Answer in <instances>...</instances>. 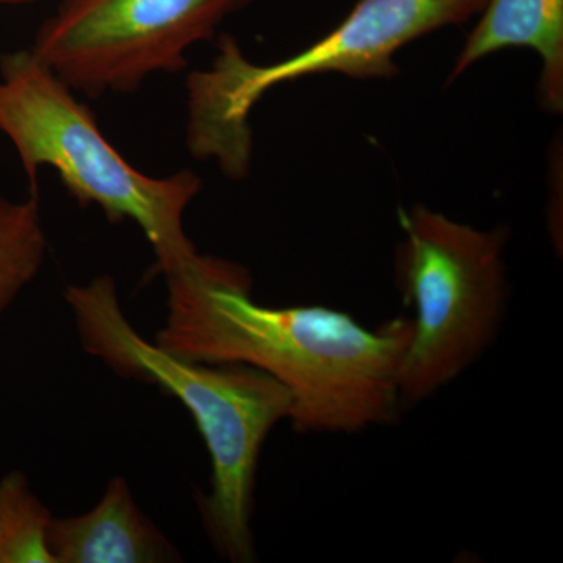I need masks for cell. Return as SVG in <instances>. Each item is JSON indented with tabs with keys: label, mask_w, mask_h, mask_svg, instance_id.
<instances>
[{
	"label": "cell",
	"mask_w": 563,
	"mask_h": 563,
	"mask_svg": "<svg viewBox=\"0 0 563 563\" xmlns=\"http://www.w3.org/2000/svg\"><path fill=\"white\" fill-rule=\"evenodd\" d=\"M165 279L168 314L155 343L184 361L269 374L290 393L296 431L361 432L401 412L410 318L368 329L324 306H262L243 266L199 252Z\"/></svg>",
	"instance_id": "1"
},
{
	"label": "cell",
	"mask_w": 563,
	"mask_h": 563,
	"mask_svg": "<svg viewBox=\"0 0 563 563\" xmlns=\"http://www.w3.org/2000/svg\"><path fill=\"white\" fill-rule=\"evenodd\" d=\"M65 298L88 354L121 376L158 385L187 407L211 459V488L201 501L207 536L221 558L254 562L258 461L274 426L290 418V393L252 366L188 362L147 342L122 312L110 276L70 285Z\"/></svg>",
	"instance_id": "2"
},
{
	"label": "cell",
	"mask_w": 563,
	"mask_h": 563,
	"mask_svg": "<svg viewBox=\"0 0 563 563\" xmlns=\"http://www.w3.org/2000/svg\"><path fill=\"white\" fill-rule=\"evenodd\" d=\"M0 132L31 188H38L40 169L52 168L80 206L99 207L113 224L135 222L157 257L155 273L165 276L198 252L184 214L201 191V177L184 169L158 179L133 168L95 113L31 49L0 57Z\"/></svg>",
	"instance_id": "3"
},
{
	"label": "cell",
	"mask_w": 563,
	"mask_h": 563,
	"mask_svg": "<svg viewBox=\"0 0 563 563\" xmlns=\"http://www.w3.org/2000/svg\"><path fill=\"white\" fill-rule=\"evenodd\" d=\"M487 0H358L324 38L273 65L244 57L231 35L218 40L209 69L187 80V146L198 161H214L225 177L246 179L252 161L250 117L266 92L313 74L355 80L393 79L395 55L429 33L465 24Z\"/></svg>",
	"instance_id": "4"
},
{
	"label": "cell",
	"mask_w": 563,
	"mask_h": 563,
	"mask_svg": "<svg viewBox=\"0 0 563 563\" xmlns=\"http://www.w3.org/2000/svg\"><path fill=\"white\" fill-rule=\"evenodd\" d=\"M396 285L412 307L399 373L402 407L431 398L495 342L507 309L509 229L481 231L417 203L399 210Z\"/></svg>",
	"instance_id": "5"
},
{
	"label": "cell",
	"mask_w": 563,
	"mask_h": 563,
	"mask_svg": "<svg viewBox=\"0 0 563 563\" xmlns=\"http://www.w3.org/2000/svg\"><path fill=\"white\" fill-rule=\"evenodd\" d=\"M252 0H62L32 54L74 92L132 95L152 74L187 68L185 54L214 38Z\"/></svg>",
	"instance_id": "6"
},
{
	"label": "cell",
	"mask_w": 563,
	"mask_h": 563,
	"mask_svg": "<svg viewBox=\"0 0 563 563\" xmlns=\"http://www.w3.org/2000/svg\"><path fill=\"white\" fill-rule=\"evenodd\" d=\"M47 547L54 563H165L180 561L168 542L136 506L122 477L107 485L101 501L79 517H52Z\"/></svg>",
	"instance_id": "7"
},
{
	"label": "cell",
	"mask_w": 563,
	"mask_h": 563,
	"mask_svg": "<svg viewBox=\"0 0 563 563\" xmlns=\"http://www.w3.org/2000/svg\"><path fill=\"white\" fill-rule=\"evenodd\" d=\"M481 20L455 58L454 81L474 63L510 47H528L542 58L539 98L550 113L563 109V0H487Z\"/></svg>",
	"instance_id": "8"
},
{
	"label": "cell",
	"mask_w": 563,
	"mask_h": 563,
	"mask_svg": "<svg viewBox=\"0 0 563 563\" xmlns=\"http://www.w3.org/2000/svg\"><path fill=\"white\" fill-rule=\"evenodd\" d=\"M46 251L38 188L22 201L0 195V318L38 276Z\"/></svg>",
	"instance_id": "9"
},
{
	"label": "cell",
	"mask_w": 563,
	"mask_h": 563,
	"mask_svg": "<svg viewBox=\"0 0 563 563\" xmlns=\"http://www.w3.org/2000/svg\"><path fill=\"white\" fill-rule=\"evenodd\" d=\"M52 515L20 470L0 479V563H54L47 547Z\"/></svg>",
	"instance_id": "10"
},
{
	"label": "cell",
	"mask_w": 563,
	"mask_h": 563,
	"mask_svg": "<svg viewBox=\"0 0 563 563\" xmlns=\"http://www.w3.org/2000/svg\"><path fill=\"white\" fill-rule=\"evenodd\" d=\"M35 0H0V5H22V3H32Z\"/></svg>",
	"instance_id": "11"
}]
</instances>
